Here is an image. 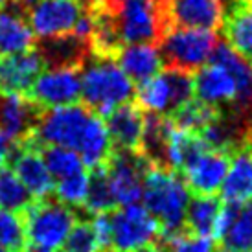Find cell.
<instances>
[{
	"instance_id": "obj_1",
	"label": "cell",
	"mask_w": 252,
	"mask_h": 252,
	"mask_svg": "<svg viewBox=\"0 0 252 252\" xmlns=\"http://www.w3.org/2000/svg\"><path fill=\"white\" fill-rule=\"evenodd\" d=\"M189 199L191 191L179 171L153 162L147 166L144 173L142 201L146 210L157 219L162 238L182 230Z\"/></svg>"
},
{
	"instance_id": "obj_2",
	"label": "cell",
	"mask_w": 252,
	"mask_h": 252,
	"mask_svg": "<svg viewBox=\"0 0 252 252\" xmlns=\"http://www.w3.org/2000/svg\"><path fill=\"white\" fill-rule=\"evenodd\" d=\"M81 76V101L87 109L107 116L112 109L134 98V83L122 70L114 57L89 54L79 64Z\"/></svg>"
},
{
	"instance_id": "obj_3",
	"label": "cell",
	"mask_w": 252,
	"mask_h": 252,
	"mask_svg": "<svg viewBox=\"0 0 252 252\" xmlns=\"http://www.w3.org/2000/svg\"><path fill=\"white\" fill-rule=\"evenodd\" d=\"M120 44L158 42L166 28L160 0H103Z\"/></svg>"
},
{
	"instance_id": "obj_4",
	"label": "cell",
	"mask_w": 252,
	"mask_h": 252,
	"mask_svg": "<svg viewBox=\"0 0 252 252\" xmlns=\"http://www.w3.org/2000/svg\"><path fill=\"white\" fill-rule=\"evenodd\" d=\"M157 44L168 66L193 74L210 61L219 41L214 30L166 26Z\"/></svg>"
},
{
	"instance_id": "obj_5",
	"label": "cell",
	"mask_w": 252,
	"mask_h": 252,
	"mask_svg": "<svg viewBox=\"0 0 252 252\" xmlns=\"http://www.w3.org/2000/svg\"><path fill=\"white\" fill-rule=\"evenodd\" d=\"M193 99V74L168 66L134 89V103L153 116H169Z\"/></svg>"
},
{
	"instance_id": "obj_6",
	"label": "cell",
	"mask_w": 252,
	"mask_h": 252,
	"mask_svg": "<svg viewBox=\"0 0 252 252\" xmlns=\"http://www.w3.org/2000/svg\"><path fill=\"white\" fill-rule=\"evenodd\" d=\"M21 216L28 243L52 252H57L63 247L68 232L77 221L74 208L48 199L32 203Z\"/></svg>"
},
{
	"instance_id": "obj_7",
	"label": "cell",
	"mask_w": 252,
	"mask_h": 252,
	"mask_svg": "<svg viewBox=\"0 0 252 252\" xmlns=\"http://www.w3.org/2000/svg\"><path fill=\"white\" fill-rule=\"evenodd\" d=\"M92 111L83 103L54 107L41 111L30 138L41 147H70L76 149Z\"/></svg>"
},
{
	"instance_id": "obj_8",
	"label": "cell",
	"mask_w": 252,
	"mask_h": 252,
	"mask_svg": "<svg viewBox=\"0 0 252 252\" xmlns=\"http://www.w3.org/2000/svg\"><path fill=\"white\" fill-rule=\"evenodd\" d=\"M111 217V251L133 252L153 243L160 236V226L140 203L120 206L109 212Z\"/></svg>"
},
{
	"instance_id": "obj_9",
	"label": "cell",
	"mask_w": 252,
	"mask_h": 252,
	"mask_svg": "<svg viewBox=\"0 0 252 252\" xmlns=\"http://www.w3.org/2000/svg\"><path fill=\"white\" fill-rule=\"evenodd\" d=\"M26 96L39 111L77 103L81 98L79 66L50 64L39 74Z\"/></svg>"
},
{
	"instance_id": "obj_10",
	"label": "cell",
	"mask_w": 252,
	"mask_h": 252,
	"mask_svg": "<svg viewBox=\"0 0 252 252\" xmlns=\"http://www.w3.org/2000/svg\"><path fill=\"white\" fill-rule=\"evenodd\" d=\"M151 162L136 151H112L105 162V175L116 206L142 201L144 173Z\"/></svg>"
},
{
	"instance_id": "obj_11",
	"label": "cell",
	"mask_w": 252,
	"mask_h": 252,
	"mask_svg": "<svg viewBox=\"0 0 252 252\" xmlns=\"http://www.w3.org/2000/svg\"><path fill=\"white\" fill-rule=\"evenodd\" d=\"M85 4L79 0H37L26 9V19L33 35L42 41L72 35Z\"/></svg>"
},
{
	"instance_id": "obj_12",
	"label": "cell",
	"mask_w": 252,
	"mask_h": 252,
	"mask_svg": "<svg viewBox=\"0 0 252 252\" xmlns=\"http://www.w3.org/2000/svg\"><path fill=\"white\" fill-rule=\"evenodd\" d=\"M228 157L219 149L204 146L195 155H191L181 168L182 179L193 195H216L221 189L226 169H228Z\"/></svg>"
},
{
	"instance_id": "obj_13",
	"label": "cell",
	"mask_w": 252,
	"mask_h": 252,
	"mask_svg": "<svg viewBox=\"0 0 252 252\" xmlns=\"http://www.w3.org/2000/svg\"><path fill=\"white\" fill-rule=\"evenodd\" d=\"M193 98L216 109L232 107L239 112V92L236 77L232 72L216 59L193 72Z\"/></svg>"
},
{
	"instance_id": "obj_14",
	"label": "cell",
	"mask_w": 252,
	"mask_h": 252,
	"mask_svg": "<svg viewBox=\"0 0 252 252\" xmlns=\"http://www.w3.org/2000/svg\"><path fill=\"white\" fill-rule=\"evenodd\" d=\"M9 162L13 173L28 189L32 199L41 201L54 191V177L50 175L42 158V149L30 136L15 144Z\"/></svg>"
},
{
	"instance_id": "obj_15",
	"label": "cell",
	"mask_w": 252,
	"mask_h": 252,
	"mask_svg": "<svg viewBox=\"0 0 252 252\" xmlns=\"http://www.w3.org/2000/svg\"><path fill=\"white\" fill-rule=\"evenodd\" d=\"M166 26L219 30L226 17L223 0H160Z\"/></svg>"
},
{
	"instance_id": "obj_16",
	"label": "cell",
	"mask_w": 252,
	"mask_h": 252,
	"mask_svg": "<svg viewBox=\"0 0 252 252\" xmlns=\"http://www.w3.org/2000/svg\"><path fill=\"white\" fill-rule=\"evenodd\" d=\"M44 57L37 50L15 56H0V96H26L44 70Z\"/></svg>"
},
{
	"instance_id": "obj_17",
	"label": "cell",
	"mask_w": 252,
	"mask_h": 252,
	"mask_svg": "<svg viewBox=\"0 0 252 252\" xmlns=\"http://www.w3.org/2000/svg\"><path fill=\"white\" fill-rule=\"evenodd\" d=\"M221 201L224 204H245L252 201V138L247 136L228 157V169L221 184Z\"/></svg>"
},
{
	"instance_id": "obj_18",
	"label": "cell",
	"mask_w": 252,
	"mask_h": 252,
	"mask_svg": "<svg viewBox=\"0 0 252 252\" xmlns=\"http://www.w3.org/2000/svg\"><path fill=\"white\" fill-rule=\"evenodd\" d=\"M103 120L112 147H116V151H140L146 127V112L134 101H127L112 109L107 116H103Z\"/></svg>"
},
{
	"instance_id": "obj_19",
	"label": "cell",
	"mask_w": 252,
	"mask_h": 252,
	"mask_svg": "<svg viewBox=\"0 0 252 252\" xmlns=\"http://www.w3.org/2000/svg\"><path fill=\"white\" fill-rule=\"evenodd\" d=\"M216 239L234 252L252 251V201L245 204H224Z\"/></svg>"
},
{
	"instance_id": "obj_20",
	"label": "cell",
	"mask_w": 252,
	"mask_h": 252,
	"mask_svg": "<svg viewBox=\"0 0 252 252\" xmlns=\"http://www.w3.org/2000/svg\"><path fill=\"white\" fill-rule=\"evenodd\" d=\"M114 59L122 66V70L131 77L133 83H142L149 77H153L164 66V57L157 42L124 44L116 52Z\"/></svg>"
},
{
	"instance_id": "obj_21",
	"label": "cell",
	"mask_w": 252,
	"mask_h": 252,
	"mask_svg": "<svg viewBox=\"0 0 252 252\" xmlns=\"http://www.w3.org/2000/svg\"><path fill=\"white\" fill-rule=\"evenodd\" d=\"M26 13L17 4L0 7V56H15L35 48Z\"/></svg>"
},
{
	"instance_id": "obj_22",
	"label": "cell",
	"mask_w": 252,
	"mask_h": 252,
	"mask_svg": "<svg viewBox=\"0 0 252 252\" xmlns=\"http://www.w3.org/2000/svg\"><path fill=\"white\" fill-rule=\"evenodd\" d=\"M39 112L28 96H0V131L13 144L24 140L32 134Z\"/></svg>"
},
{
	"instance_id": "obj_23",
	"label": "cell",
	"mask_w": 252,
	"mask_h": 252,
	"mask_svg": "<svg viewBox=\"0 0 252 252\" xmlns=\"http://www.w3.org/2000/svg\"><path fill=\"white\" fill-rule=\"evenodd\" d=\"M76 151L79 153L83 164L87 169H98L101 166H105V162L109 160V157L112 155L114 147H112L111 136L107 131L105 120L101 118L99 114L92 112L85 131L79 138Z\"/></svg>"
},
{
	"instance_id": "obj_24",
	"label": "cell",
	"mask_w": 252,
	"mask_h": 252,
	"mask_svg": "<svg viewBox=\"0 0 252 252\" xmlns=\"http://www.w3.org/2000/svg\"><path fill=\"white\" fill-rule=\"evenodd\" d=\"M221 212H223V201L216 195H193L186 208L182 228L197 236H208L216 239Z\"/></svg>"
},
{
	"instance_id": "obj_25",
	"label": "cell",
	"mask_w": 252,
	"mask_h": 252,
	"mask_svg": "<svg viewBox=\"0 0 252 252\" xmlns=\"http://www.w3.org/2000/svg\"><path fill=\"white\" fill-rule=\"evenodd\" d=\"M221 28L224 30L226 44L252 61V2L238 0L224 17Z\"/></svg>"
},
{
	"instance_id": "obj_26",
	"label": "cell",
	"mask_w": 252,
	"mask_h": 252,
	"mask_svg": "<svg viewBox=\"0 0 252 252\" xmlns=\"http://www.w3.org/2000/svg\"><path fill=\"white\" fill-rule=\"evenodd\" d=\"M212 59L223 63L232 76L236 77L239 92V112H243L247 107L252 105V61L245 56L238 54L234 48H230L226 42H219Z\"/></svg>"
},
{
	"instance_id": "obj_27",
	"label": "cell",
	"mask_w": 252,
	"mask_h": 252,
	"mask_svg": "<svg viewBox=\"0 0 252 252\" xmlns=\"http://www.w3.org/2000/svg\"><path fill=\"white\" fill-rule=\"evenodd\" d=\"M89 54H91L89 44L74 35L46 41V46L41 52L44 61L50 64H76V66L83 63Z\"/></svg>"
},
{
	"instance_id": "obj_28",
	"label": "cell",
	"mask_w": 252,
	"mask_h": 252,
	"mask_svg": "<svg viewBox=\"0 0 252 252\" xmlns=\"http://www.w3.org/2000/svg\"><path fill=\"white\" fill-rule=\"evenodd\" d=\"M219 114H221L219 109L206 105V103L193 98L189 99L188 103L179 107L175 112H171L169 116H166V118L171 124H175L177 127H181V129H186V131H191V133H199L206 126H210Z\"/></svg>"
},
{
	"instance_id": "obj_29",
	"label": "cell",
	"mask_w": 252,
	"mask_h": 252,
	"mask_svg": "<svg viewBox=\"0 0 252 252\" xmlns=\"http://www.w3.org/2000/svg\"><path fill=\"white\" fill-rule=\"evenodd\" d=\"M33 203L28 189L13 173V169L0 168V210L22 214Z\"/></svg>"
},
{
	"instance_id": "obj_30",
	"label": "cell",
	"mask_w": 252,
	"mask_h": 252,
	"mask_svg": "<svg viewBox=\"0 0 252 252\" xmlns=\"http://www.w3.org/2000/svg\"><path fill=\"white\" fill-rule=\"evenodd\" d=\"M42 158L50 175L54 177V182L87 169L79 153L70 147H42Z\"/></svg>"
},
{
	"instance_id": "obj_31",
	"label": "cell",
	"mask_w": 252,
	"mask_h": 252,
	"mask_svg": "<svg viewBox=\"0 0 252 252\" xmlns=\"http://www.w3.org/2000/svg\"><path fill=\"white\" fill-rule=\"evenodd\" d=\"M83 208L87 212H91L92 216L109 214V212L116 208V203H114V197H112L111 188H109L103 166L91 171V186H89V193H87Z\"/></svg>"
},
{
	"instance_id": "obj_32",
	"label": "cell",
	"mask_w": 252,
	"mask_h": 252,
	"mask_svg": "<svg viewBox=\"0 0 252 252\" xmlns=\"http://www.w3.org/2000/svg\"><path fill=\"white\" fill-rule=\"evenodd\" d=\"M89 186H91V169H85V171H79L76 175L56 181L52 193L57 197L59 203L66 204L70 208H79L85 204Z\"/></svg>"
},
{
	"instance_id": "obj_33",
	"label": "cell",
	"mask_w": 252,
	"mask_h": 252,
	"mask_svg": "<svg viewBox=\"0 0 252 252\" xmlns=\"http://www.w3.org/2000/svg\"><path fill=\"white\" fill-rule=\"evenodd\" d=\"M26 243V228L21 214L0 210V247L11 252H22Z\"/></svg>"
},
{
	"instance_id": "obj_34",
	"label": "cell",
	"mask_w": 252,
	"mask_h": 252,
	"mask_svg": "<svg viewBox=\"0 0 252 252\" xmlns=\"http://www.w3.org/2000/svg\"><path fill=\"white\" fill-rule=\"evenodd\" d=\"M99 239L91 221H76L57 252H101Z\"/></svg>"
},
{
	"instance_id": "obj_35",
	"label": "cell",
	"mask_w": 252,
	"mask_h": 252,
	"mask_svg": "<svg viewBox=\"0 0 252 252\" xmlns=\"http://www.w3.org/2000/svg\"><path fill=\"white\" fill-rule=\"evenodd\" d=\"M162 245L168 252H216V239L208 236H197L184 228L171 236H166Z\"/></svg>"
},
{
	"instance_id": "obj_36",
	"label": "cell",
	"mask_w": 252,
	"mask_h": 252,
	"mask_svg": "<svg viewBox=\"0 0 252 252\" xmlns=\"http://www.w3.org/2000/svg\"><path fill=\"white\" fill-rule=\"evenodd\" d=\"M13 147H15L13 142L0 131V168H4L7 162H9L11 153H13Z\"/></svg>"
},
{
	"instance_id": "obj_37",
	"label": "cell",
	"mask_w": 252,
	"mask_h": 252,
	"mask_svg": "<svg viewBox=\"0 0 252 252\" xmlns=\"http://www.w3.org/2000/svg\"><path fill=\"white\" fill-rule=\"evenodd\" d=\"M133 252H168V251H166V247L162 245V243L153 241V243H147V245L140 247V249H136Z\"/></svg>"
},
{
	"instance_id": "obj_38",
	"label": "cell",
	"mask_w": 252,
	"mask_h": 252,
	"mask_svg": "<svg viewBox=\"0 0 252 252\" xmlns=\"http://www.w3.org/2000/svg\"><path fill=\"white\" fill-rule=\"evenodd\" d=\"M22 252H52V251L42 249V247H37V245H32V243H26V247L22 249Z\"/></svg>"
},
{
	"instance_id": "obj_39",
	"label": "cell",
	"mask_w": 252,
	"mask_h": 252,
	"mask_svg": "<svg viewBox=\"0 0 252 252\" xmlns=\"http://www.w3.org/2000/svg\"><path fill=\"white\" fill-rule=\"evenodd\" d=\"M37 0H13V4H17L19 7H22V9H28L32 4H35Z\"/></svg>"
},
{
	"instance_id": "obj_40",
	"label": "cell",
	"mask_w": 252,
	"mask_h": 252,
	"mask_svg": "<svg viewBox=\"0 0 252 252\" xmlns=\"http://www.w3.org/2000/svg\"><path fill=\"white\" fill-rule=\"evenodd\" d=\"M216 252H234V251H230V249H224V247H223V249H219V251H216Z\"/></svg>"
},
{
	"instance_id": "obj_41",
	"label": "cell",
	"mask_w": 252,
	"mask_h": 252,
	"mask_svg": "<svg viewBox=\"0 0 252 252\" xmlns=\"http://www.w3.org/2000/svg\"><path fill=\"white\" fill-rule=\"evenodd\" d=\"M0 252H11V251H7V249H4V247H0Z\"/></svg>"
},
{
	"instance_id": "obj_42",
	"label": "cell",
	"mask_w": 252,
	"mask_h": 252,
	"mask_svg": "<svg viewBox=\"0 0 252 252\" xmlns=\"http://www.w3.org/2000/svg\"><path fill=\"white\" fill-rule=\"evenodd\" d=\"M101 252H114V251H111V249H107V251H101Z\"/></svg>"
},
{
	"instance_id": "obj_43",
	"label": "cell",
	"mask_w": 252,
	"mask_h": 252,
	"mask_svg": "<svg viewBox=\"0 0 252 252\" xmlns=\"http://www.w3.org/2000/svg\"><path fill=\"white\" fill-rule=\"evenodd\" d=\"M241 2H252V0H241Z\"/></svg>"
},
{
	"instance_id": "obj_44",
	"label": "cell",
	"mask_w": 252,
	"mask_h": 252,
	"mask_svg": "<svg viewBox=\"0 0 252 252\" xmlns=\"http://www.w3.org/2000/svg\"><path fill=\"white\" fill-rule=\"evenodd\" d=\"M79 2H89V0H79Z\"/></svg>"
},
{
	"instance_id": "obj_45",
	"label": "cell",
	"mask_w": 252,
	"mask_h": 252,
	"mask_svg": "<svg viewBox=\"0 0 252 252\" xmlns=\"http://www.w3.org/2000/svg\"><path fill=\"white\" fill-rule=\"evenodd\" d=\"M251 136H252V129H251Z\"/></svg>"
},
{
	"instance_id": "obj_46",
	"label": "cell",
	"mask_w": 252,
	"mask_h": 252,
	"mask_svg": "<svg viewBox=\"0 0 252 252\" xmlns=\"http://www.w3.org/2000/svg\"><path fill=\"white\" fill-rule=\"evenodd\" d=\"M251 252H252V251H251Z\"/></svg>"
}]
</instances>
